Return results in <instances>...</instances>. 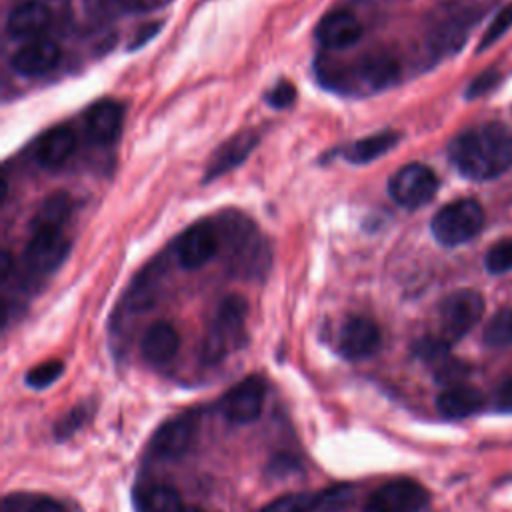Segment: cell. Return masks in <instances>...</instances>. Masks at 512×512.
I'll list each match as a JSON object with an SVG mask.
<instances>
[{"instance_id":"obj_1","label":"cell","mask_w":512,"mask_h":512,"mask_svg":"<svg viewBox=\"0 0 512 512\" xmlns=\"http://www.w3.org/2000/svg\"><path fill=\"white\" fill-rule=\"evenodd\" d=\"M456 170L470 180H490L512 166V128L488 122L460 132L448 146Z\"/></svg>"},{"instance_id":"obj_2","label":"cell","mask_w":512,"mask_h":512,"mask_svg":"<svg viewBox=\"0 0 512 512\" xmlns=\"http://www.w3.org/2000/svg\"><path fill=\"white\" fill-rule=\"evenodd\" d=\"M214 224L220 238V252L230 274L244 280L266 278L272 252L258 226L248 216L234 210L222 212Z\"/></svg>"},{"instance_id":"obj_3","label":"cell","mask_w":512,"mask_h":512,"mask_svg":"<svg viewBox=\"0 0 512 512\" xmlns=\"http://www.w3.org/2000/svg\"><path fill=\"white\" fill-rule=\"evenodd\" d=\"M484 224V210L472 198L454 200L442 206L430 224L434 238L442 246H460L472 240Z\"/></svg>"},{"instance_id":"obj_4","label":"cell","mask_w":512,"mask_h":512,"mask_svg":"<svg viewBox=\"0 0 512 512\" xmlns=\"http://www.w3.org/2000/svg\"><path fill=\"white\" fill-rule=\"evenodd\" d=\"M248 316V304L242 296H226L214 316L212 328L204 342V358L208 362H218L228 354L230 348H236L244 336V324Z\"/></svg>"},{"instance_id":"obj_5","label":"cell","mask_w":512,"mask_h":512,"mask_svg":"<svg viewBox=\"0 0 512 512\" xmlns=\"http://www.w3.org/2000/svg\"><path fill=\"white\" fill-rule=\"evenodd\" d=\"M482 314H484V298L480 296V292L462 288L448 294L438 308L440 330H442L440 338H444L448 344L460 340L478 324Z\"/></svg>"},{"instance_id":"obj_6","label":"cell","mask_w":512,"mask_h":512,"mask_svg":"<svg viewBox=\"0 0 512 512\" xmlns=\"http://www.w3.org/2000/svg\"><path fill=\"white\" fill-rule=\"evenodd\" d=\"M388 192L398 206L414 210L434 198L438 192V178L428 166L412 162L392 174Z\"/></svg>"},{"instance_id":"obj_7","label":"cell","mask_w":512,"mask_h":512,"mask_svg":"<svg viewBox=\"0 0 512 512\" xmlns=\"http://www.w3.org/2000/svg\"><path fill=\"white\" fill-rule=\"evenodd\" d=\"M220 252V238L214 220H198L188 226L176 242L178 264L196 270L208 264Z\"/></svg>"},{"instance_id":"obj_8","label":"cell","mask_w":512,"mask_h":512,"mask_svg":"<svg viewBox=\"0 0 512 512\" xmlns=\"http://www.w3.org/2000/svg\"><path fill=\"white\" fill-rule=\"evenodd\" d=\"M70 240L62 230L42 228L32 230L26 246H24V264L36 274L54 272L68 256Z\"/></svg>"},{"instance_id":"obj_9","label":"cell","mask_w":512,"mask_h":512,"mask_svg":"<svg viewBox=\"0 0 512 512\" xmlns=\"http://www.w3.org/2000/svg\"><path fill=\"white\" fill-rule=\"evenodd\" d=\"M428 504V490L414 480H392L372 492L366 512H420Z\"/></svg>"},{"instance_id":"obj_10","label":"cell","mask_w":512,"mask_h":512,"mask_svg":"<svg viewBox=\"0 0 512 512\" xmlns=\"http://www.w3.org/2000/svg\"><path fill=\"white\" fill-rule=\"evenodd\" d=\"M266 386L258 376H248L234 384L222 398V414L234 424L254 422L264 406Z\"/></svg>"},{"instance_id":"obj_11","label":"cell","mask_w":512,"mask_h":512,"mask_svg":"<svg viewBox=\"0 0 512 512\" xmlns=\"http://www.w3.org/2000/svg\"><path fill=\"white\" fill-rule=\"evenodd\" d=\"M382 336L374 320L364 316L348 318L338 332V350L348 360H364L380 348Z\"/></svg>"},{"instance_id":"obj_12","label":"cell","mask_w":512,"mask_h":512,"mask_svg":"<svg viewBox=\"0 0 512 512\" xmlns=\"http://www.w3.org/2000/svg\"><path fill=\"white\" fill-rule=\"evenodd\" d=\"M62 50L54 40L36 38L22 44L10 58L12 68L22 76H42L58 66Z\"/></svg>"},{"instance_id":"obj_13","label":"cell","mask_w":512,"mask_h":512,"mask_svg":"<svg viewBox=\"0 0 512 512\" xmlns=\"http://www.w3.org/2000/svg\"><path fill=\"white\" fill-rule=\"evenodd\" d=\"M362 36L360 20L348 10H332L324 14L316 26V38L330 50H342L356 44Z\"/></svg>"},{"instance_id":"obj_14","label":"cell","mask_w":512,"mask_h":512,"mask_svg":"<svg viewBox=\"0 0 512 512\" xmlns=\"http://www.w3.org/2000/svg\"><path fill=\"white\" fill-rule=\"evenodd\" d=\"M124 122V106L114 100H100L84 114V130L90 142L110 144L118 138Z\"/></svg>"},{"instance_id":"obj_15","label":"cell","mask_w":512,"mask_h":512,"mask_svg":"<svg viewBox=\"0 0 512 512\" xmlns=\"http://www.w3.org/2000/svg\"><path fill=\"white\" fill-rule=\"evenodd\" d=\"M256 144H258V134L252 130H242V132L234 134L230 140H226L222 146H218V150L212 154L210 162L206 164L204 182L216 180L222 174L240 166L250 156V152L256 148Z\"/></svg>"},{"instance_id":"obj_16","label":"cell","mask_w":512,"mask_h":512,"mask_svg":"<svg viewBox=\"0 0 512 512\" xmlns=\"http://www.w3.org/2000/svg\"><path fill=\"white\" fill-rule=\"evenodd\" d=\"M50 24V10L40 0L14 6L6 18V32L14 40H36Z\"/></svg>"},{"instance_id":"obj_17","label":"cell","mask_w":512,"mask_h":512,"mask_svg":"<svg viewBox=\"0 0 512 512\" xmlns=\"http://www.w3.org/2000/svg\"><path fill=\"white\" fill-rule=\"evenodd\" d=\"M194 438V424L190 418L166 420L152 436L150 450L158 458L174 460L188 452Z\"/></svg>"},{"instance_id":"obj_18","label":"cell","mask_w":512,"mask_h":512,"mask_svg":"<svg viewBox=\"0 0 512 512\" xmlns=\"http://www.w3.org/2000/svg\"><path fill=\"white\" fill-rule=\"evenodd\" d=\"M76 148V134L70 126L58 124L46 130L34 144V158L42 168L62 166Z\"/></svg>"},{"instance_id":"obj_19","label":"cell","mask_w":512,"mask_h":512,"mask_svg":"<svg viewBox=\"0 0 512 512\" xmlns=\"http://www.w3.org/2000/svg\"><path fill=\"white\" fill-rule=\"evenodd\" d=\"M350 72L368 90L390 88L400 78V66L388 54H366Z\"/></svg>"},{"instance_id":"obj_20","label":"cell","mask_w":512,"mask_h":512,"mask_svg":"<svg viewBox=\"0 0 512 512\" xmlns=\"http://www.w3.org/2000/svg\"><path fill=\"white\" fill-rule=\"evenodd\" d=\"M178 346L180 336L170 322H154L142 338V354L154 366L168 364L176 356Z\"/></svg>"},{"instance_id":"obj_21","label":"cell","mask_w":512,"mask_h":512,"mask_svg":"<svg viewBox=\"0 0 512 512\" xmlns=\"http://www.w3.org/2000/svg\"><path fill=\"white\" fill-rule=\"evenodd\" d=\"M486 398L472 386H450L436 398V408L446 418H466L482 410Z\"/></svg>"},{"instance_id":"obj_22","label":"cell","mask_w":512,"mask_h":512,"mask_svg":"<svg viewBox=\"0 0 512 512\" xmlns=\"http://www.w3.org/2000/svg\"><path fill=\"white\" fill-rule=\"evenodd\" d=\"M400 140V134L394 130H382L370 136H364L352 144H348L342 150V156L352 164H368L376 158L384 156L388 150H392Z\"/></svg>"},{"instance_id":"obj_23","label":"cell","mask_w":512,"mask_h":512,"mask_svg":"<svg viewBox=\"0 0 512 512\" xmlns=\"http://www.w3.org/2000/svg\"><path fill=\"white\" fill-rule=\"evenodd\" d=\"M70 212H72L70 196L66 192H54L46 196L44 202L38 206L32 218V230H42V228L62 230Z\"/></svg>"},{"instance_id":"obj_24","label":"cell","mask_w":512,"mask_h":512,"mask_svg":"<svg viewBox=\"0 0 512 512\" xmlns=\"http://www.w3.org/2000/svg\"><path fill=\"white\" fill-rule=\"evenodd\" d=\"M184 504L180 500V494L166 484L148 486L140 494L138 510L140 512H182Z\"/></svg>"},{"instance_id":"obj_25","label":"cell","mask_w":512,"mask_h":512,"mask_svg":"<svg viewBox=\"0 0 512 512\" xmlns=\"http://www.w3.org/2000/svg\"><path fill=\"white\" fill-rule=\"evenodd\" d=\"M258 512H320V492H292L274 498Z\"/></svg>"},{"instance_id":"obj_26","label":"cell","mask_w":512,"mask_h":512,"mask_svg":"<svg viewBox=\"0 0 512 512\" xmlns=\"http://www.w3.org/2000/svg\"><path fill=\"white\" fill-rule=\"evenodd\" d=\"M484 342L492 348L512 346V306L498 310L484 328Z\"/></svg>"},{"instance_id":"obj_27","label":"cell","mask_w":512,"mask_h":512,"mask_svg":"<svg viewBox=\"0 0 512 512\" xmlns=\"http://www.w3.org/2000/svg\"><path fill=\"white\" fill-rule=\"evenodd\" d=\"M62 372H64V364L60 360H46V362L30 368L24 380L30 388L40 390V388H48L50 384H54L62 376Z\"/></svg>"},{"instance_id":"obj_28","label":"cell","mask_w":512,"mask_h":512,"mask_svg":"<svg viewBox=\"0 0 512 512\" xmlns=\"http://www.w3.org/2000/svg\"><path fill=\"white\" fill-rule=\"evenodd\" d=\"M486 268L492 274H502L512 270V238L496 242L486 254Z\"/></svg>"},{"instance_id":"obj_29","label":"cell","mask_w":512,"mask_h":512,"mask_svg":"<svg viewBox=\"0 0 512 512\" xmlns=\"http://www.w3.org/2000/svg\"><path fill=\"white\" fill-rule=\"evenodd\" d=\"M352 492L350 484H336L320 490V512H336L344 508L352 500Z\"/></svg>"},{"instance_id":"obj_30","label":"cell","mask_w":512,"mask_h":512,"mask_svg":"<svg viewBox=\"0 0 512 512\" xmlns=\"http://www.w3.org/2000/svg\"><path fill=\"white\" fill-rule=\"evenodd\" d=\"M468 374H470V366L460 360H442L436 368V380L446 388L460 386Z\"/></svg>"},{"instance_id":"obj_31","label":"cell","mask_w":512,"mask_h":512,"mask_svg":"<svg viewBox=\"0 0 512 512\" xmlns=\"http://www.w3.org/2000/svg\"><path fill=\"white\" fill-rule=\"evenodd\" d=\"M510 26H512V4L504 6V8L492 18V22L488 24V30L484 32V36H482V40H480L478 52L484 50V48H488V46H492Z\"/></svg>"},{"instance_id":"obj_32","label":"cell","mask_w":512,"mask_h":512,"mask_svg":"<svg viewBox=\"0 0 512 512\" xmlns=\"http://www.w3.org/2000/svg\"><path fill=\"white\" fill-rule=\"evenodd\" d=\"M296 100V88L292 82H278L268 94H266V102L272 108H286Z\"/></svg>"},{"instance_id":"obj_33","label":"cell","mask_w":512,"mask_h":512,"mask_svg":"<svg viewBox=\"0 0 512 512\" xmlns=\"http://www.w3.org/2000/svg\"><path fill=\"white\" fill-rule=\"evenodd\" d=\"M86 420V412L82 408L72 410L70 414H66L58 424H56V434L58 438H66L70 434H74V430Z\"/></svg>"},{"instance_id":"obj_34","label":"cell","mask_w":512,"mask_h":512,"mask_svg":"<svg viewBox=\"0 0 512 512\" xmlns=\"http://www.w3.org/2000/svg\"><path fill=\"white\" fill-rule=\"evenodd\" d=\"M496 82H498V74L494 70H486L468 86V94L466 96L468 98H476V96L488 92Z\"/></svg>"},{"instance_id":"obj_35","label":"cell","mask_w":512,"mask_h":512,"mask_svg":"<svg viewBox=\"0 0 512 512\" xmlns=\"http://www.w3.org/2000/svg\"><path fill=\"white\" fill-rule=\"evenodd\" d=\"M496 406L498 410L512 412V380H506L496 392Z\"/></svg>"},{"instance_id":"obj_36","label":"cell","mask_w":512,"mask_h":512,"mask_svg":"<svg viewBox=\"0 0 512 512\" xmlns=\"http://www.w3.org/2000/svg\"><path fill=\"white\" fill-rule=\"evenodd\" d=\"M26 512H64V508L50 498H38L36 502L30 504V508Z\"/></svg>"},{"instance_id":"obj_37","label":"cell","mask_w":512,"mask_h":512,"mask_svg":"<svg viewBox=\"0 0 512 512\" xmlns=\"http://www.w3.org/2000/svg\"><path fill=\"white\" fill-rule=\"evenodd\" d=\"M182 512H202V510H200V508H194V506H184Z\"/></svg>"}]
</instances>
